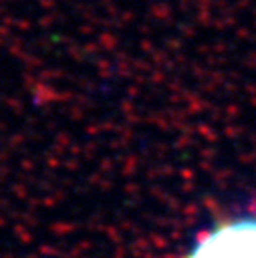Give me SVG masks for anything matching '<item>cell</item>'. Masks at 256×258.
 Segmentation results:
<instances>
[{
    "label": "cell",
    "mask_w": 256,
    "mask_h": 258,
    "mask_svg": "<svg viewBox=\"0 0 256 258\" xmlns=\"http://www.w3.org/2000/svg\"><path fill=\"white\" fill-rule=\"evenodd\" d=\"M183 258H256V218L214 226L198 238Z\"/></svg>",
    "instance_id": "cell-1"
}]
</instances>
